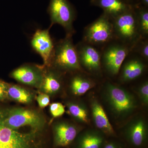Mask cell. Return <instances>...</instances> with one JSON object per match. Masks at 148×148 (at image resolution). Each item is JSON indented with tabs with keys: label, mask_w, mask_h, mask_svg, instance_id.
Returning <instances> with one entry per match:
<instances>
[{
	"label": "cell",
	"mask_w": 148,
	"mask_h": 148,
	"mask_svg": "<svg viewBox=\"0 0 148 148\" xmlns=\"http://www.w3.org/2000/svg\"><path fill=\"white\" fill-rule=\"evenodd\" d=\"M8 95V98L24 104L30 103L32 101V95L29 91L15 85L9 84Z\"/></svg>",
	"instance_id": "cell-17"
},
{
	"label": "cell",
	"mask_w": 148,
	"mask_h": 148,
	"mask_svg": "<svg viewBox=\"0 0 148 148\" xmlns=\"http://www.w3.org/2000/svg\"><path fill=\"white\" fill-rule=\"evenodd\" d=\"M139 30L143 38H148V8L140 5L134 6Z\"/></svg>",
	"instance_id": "cell-19"
},
{
	"label": "cell",
	"mask_w": 148,
	"mask_h": 148,
	"mask_svg": "<svg viewBox=\"0 0 148 148\" xmlns=\"http://www.w3.org/2000/svg\"><path fill=\"white\" fill-rule=\"evenodd\" d=\"M145 61H146L137 53L131 51L121 65L122 80L127 82L140 77L146 69Z\"/></svg>",
	"instance_id": "cell-10"
},
{
	"label": "cell",
	"mask_w": 148,
	"mask_h": 148,
	"mask_svg": "<svg viewBox=\"0 0 148 148\" xmlns=\"http://www.w3.org/2000/svg\"><path fill=\"white\" fill-rule=\"evenodd\" d=\"M92 0H90V1H92Z\"/></svg>",
	"instance_id": "cell-31"
},
{
	"label": "cell",
	"mask_w": 148,
	"mask_h": 148,
	"mask_svg": "<svg viewBox=\"0 0 148 148\" xmlns=\"http://www.w3.org/2000/svg\"><path fill=\"white\" fill-rule=\"evenodd\" d=\"M145 132V124L143 121L138 122L134 125L131 130V138L134 145H141L144 140Z\"/></svg>",
	"instance_id": "cell-20"
},
{
	"label": "cell",
	"mask_w": 148,
	"mask_h": 148,
	"mask_svg": "<svg viewBox=\"0 0 148 148\" xmlns=\"http://www.w3.org/2000/svg\"><path fill=\"white\" fill-rule=\"evenodd\" d=\"M47 11L51 22L50 28L53 24H59L65 29L66 36H73L75 33L73 23L76 13L69 0H50Z\"/></svg>",
	"instance_id": "cell-6"
},
{
	"label": "cell",
	"mask_w": 148,
	"mask_h": 148,
	"mask_svg": "<svg viewBox=\"0 0 148 148\" xmlns=\"http://www.w3.org/2000/svg\"><path fill=\"white\" fill-rule=\"evenodd\" d=\"M9 84L0 79V101H4L8 98V90Z\"/></svg>",
	"instance_id": "cell-26"
},
{
	"label": "cell",
	"mask_w": 148,
	"mask_h": 148,
	"mask_svg": "<svg viewBox=\"0 0 148 148\" xmlns=\"http://www.w3.org/2000/svg\"><path fill=\"white\" fill-rule=\"evenodd\" d=\"M54 43L49 33V29L37 30L33 35L31 45L32 47L40 55L44 66L49 67L54 49Z\"/></svg>",
	"instance_id": "cell-9"
},
{
	"label": "cell",
	"mask_w": 148,
	"mask_h": 148,
	"mask_svg": "<svg viewBox=\"0 0 148 148\" xmlns=\"http://www.w3.org/2000/svg\"><path fill=\"white\" fill-rule=\"evenodd\" d=\"M6 124L13 129L29 127L41 130L44 126V119L40 114L32 110L21 108L4 109Z\"/></svg>",
	"instance_id": "cell-7"
},
{
	"label": "cell",
	"mask_w": 148,
	"mask_h": 148,
	"mask_svg": "<svg viewBox=\"0 0 148 148\" xmlns=\"http://www.w3.org/2000/svg\"><path fill=\"white\" fill-rule=\"evenodd\" d=\"M92 112L94 122L98 128L108 133H113V128L108 119L105 111L99 103L97 102L93 103Z\"/></svg>",
	"instance_id": "cell-15"
},
{
	"label": "cell",
	"mask_w": 148,
	"mask_h": 148,
	"mask_svg": "<svg viewBox=\"0 0 148 148\" xmlns=\"http://www.w3.org/2000/svg\"><path fill=\"white\" fill-rule=\"evenodd\" d=\"M141 95L143 96L144 101L146 103L148 102V83L147 81L143 83L140 88Z\"/></svg>",
	"instance_id": "cell-27"
},
{
	"label": "cell",
	"mask_w": 148,
	"mask_h": 148,
	"mask_svg": "<svg viewBox=\"0 0 148 148\" xmlns=\"http://www.w3.org/2000/svg\"><path fill=\"white\" fill-rule=\"evenodd\" d=\"M94 83L88 78L76 75L72 79L71 85L72 90L75 95H82L92 87Z\"/></svg>",
	"instance_id": "cell-18"
},
{
	"label": "cell",
	"mask_w": 148,
	"mask_h": 148,
	"mask_svg": "<svg viewBox=\"0 0 148 148\" xmlns=\"http://www.w3.org/2000/svg\"><path fill=\"white\" fill-rule=\"evenodd\" d=\"M122 1L133 6L138 5L139 3V0H122Z\"/></svg>",
	"instance_id": "cell-28"
},
{
	"label": "cell",
	"mask_w": 148,
	"mask_h": 148,
	"mask_svg": "<svg viewBox=\"0 0 148 148\" xmlns=\"http://www.w3.org/2000/svg\"><path fill=\"white\" fill-rule=\"evenodd\" d=\"M114 38L133 48L141 38L135 7L110 19Z\"/></svg>",
	"instance_id": "cell-2"
},
{
	"label": "cell",
	"mask_w": 148,
	"mask_h": 148,
	"mask_svg": "<svg viewBox=\"0 0 148 148\" xmlns=\"http://www.w3.org/2000/svg\"><path fill=\"white\" fill-rule=\"evenodd\" d=\"M132 51L137 53L146 61L148 60V38H142L134 46Z\"/></svg>",
	"instance_id": "cell-21"
},
{
	"label": "cell",
	"mask_w": 148,
	"mask_h": 148,
	"mask_svg": "<svg viewBox=\"0 0 148 148\" xmlns=\"http://www.w3.org/2000/svg\"><path fill=\"white\" fill-rule=\"evenodd\" d=\"M50 66L65 71L82 70L72 36H66L64 39L55 43Z\"/></svg>",
	"instance_id": "cell-3"
},
{
	"label": "cell",
	"mask_w": 148,
	"mask_h": 148,
	"mask_svg": "<svg viewBox=\"0 0 148 148\" xmlns=\"http://www.w3.org/2000/svg\"><path fill=\"white\" fill-rule=\"evenodd\" d=\"M107 87L111 104L115 111L123 113L133 108V100L125 90L111 84H108Z\"/></svg>",
	"instance_id": "cell-12"
},
{
	"label": "cell",
	"mask_w": 148,
	"mask_h": 148,
	"mask_svg": "<svg viewBox=\"0 0 148 148\" xmlns=\"http://www.w3.org/2000/svg\"><path fill=\"white\" fill-rule=\"evenodd\" d=\"M114 39L112 21L108 16L103 13L84 28L82 40L101 49Z\"/></svg>",
	"instance_id": "cell-5"
},
{
	"label": "cell",
	"mask_w": 148,
	"mask_h": 148,
	"mask_svg": "<svg viewBox=\"0 0 148 148\" xmlns=\"http://www.w3.org/2000/svg\"><path fill=\"white\" fill-rule=\"evenodd\" d=\"M4 109L0 107V148H40L38 130L27 132L13 129L6 124Z\"/></svg>",
	"instance_id": "cell-1"
},
{
	"label": "cell",
	"mask_w": 148,
	"mask_h": 148,
	"mask_svg": "<svg viewBox=\"0 0 148 148\" xmlns=\"http://www.w3.org/2000/svg\"><path fill=\"white\" fill-rule=\"evenodd\" d=\"M43 70V66L35 67L24 65L14 70L11 73L10 76L24 84L40 86L42 80Z\"/></svg>",
	"instance_id": "cell-11"
},
{
	"label": "cell",
	"mask_w": 148,
	"mask_h": 148,
	"mask_svg": "<svg viewBox=\"0 0 148 148\" xmlns=\"http://www.w3.org/2000/svg\"><path fill=\"white\" fill-rule=\"evenodd\" d=\"M80 66L88 71L97 73L101 69V49L82 41L75 45Z\"/></svg>",
	"instance_id": "cell-8"
},
{
	"label": "cell",
	"mask_w": 148,
	"mask_h": 148,
	"mask_svg": "<svg viewBox=\"0 0 148 148\" xmlns=\"http://www.w3.org/2000/svg\"><path fill=\"white\" fill-rule=\"evenodd\" d=\"M102 140L100 137L94 135L85 136L82 142V148H99Z\"/></svg>",
	"instance_id": "cell-23"
},
{
	"label": "cell",
	"mask_w": 148,
	"mask_h": 148,
	"mask_svg": "<svg viewBox=\"0 0 148 148\" xmlns=\"http://www.w3.org/2000/svg\"><path fill=\"white\" fill-rule=\"evenodd\" d=\"M90 3L102 9L103 13L110 19L115 18L134 7L122 0H92Z\"/></svg>",
	"instance_id": "cell-13"
},
{
	"label": "cell",
	"mask_w": 148,
	"mask_h": 148,
	"mask_svg": "<svg viewBox=\"0 0 148 148\" xmlns=\"http://www.w3.org/2000/svg\"><path fill=\"white\" fill-rule=\"evenodd\" d=\"M58 75L51 71H44L42 82L40 86L46 93L51 94L57 92L61 87Z\"/></svg>",
	"instance_id": "cell-16"
},
{
	"label": "cell",
	"mask_w": 148,
	"mask_h": 148,
	"mask_svg": "<svg viewBox=\"0 0 148 148\" xmlns=\"http://www.w3.org/2000/svg\"><path fill=\"white\" fill-rule=\"evenodd\" d=\"M105 148H116L113 145L109 144V145H107L105 147Z\"/></svg>",
	"instance_id": "cell-30"
},
{
	"label": "cell",
	"mask_w": 148,
	"mask_h": 148,
	"mask_svg": "<svg viewBox=\"0 0 148 148\" xmlns=\"http://www.w3.org/2000/svg\"><path fill=\"white\" fill-rule=\"evenodd\" d=\"M50 112L53 118L61 116L65 112L64 106L61 103H53L50 105Z\"/></svg>",
	"instance_id": "cell-24"
},
{
	"label": "cell",
	"mask_w": 148,
	"mask_h": 148,
	"mask_svg": "<svg viewBox=\"0 0 148 148\" xmlns=\"http://www.w3.org/2000/svg\"><path fill=\"white\" fill-rule=\"evenodd\" d=\"M55 133L56 145L64 147L69 145L75 139L77 130L71 125L62 123L56 126Z\"/></svg>",
	"instance_id": "cell-14"
},
{
	"label": "cell",
	"mask_w": 148,
	"mask_h": 148,
	"mask_svg": "<svg viewBox=\"0 0 148 148\" xmlns=\"http://www.w3.org/2000/svg\"><path fill=\"white\" fill-rule=\"evenodd\" d=\"M138 5L148 8V0H139V3Z\"/></svg>",
	"instance_id": "cell-29"
},
{
	"label": "cell",
	"mask_w": 148,
	"mask_h": 148,
	"mask_svg": "<svg viewBox=\"0 0 148 148\" xmlns=\"http://www.w3.org/2000/svg\"><path fill=\"white\" fill-rule=\"evenodd\" d=\"M132 49L117 40H112L101 48V67L110 75H117L125 59Z\"/></svg>",
	"instance_id": "cell-4"
},
{
	"label": "cell",
	"mask_w": 148,
	"mask_h": 148,
	"mask_svg": "<svg viewBox=\"0 0 148 148\" xmlns=\"http://www.w3.org/2000/svg\"><path fill=\"white\" fill-rule=\"evenodd\" d=\"M69 113L74 117L85 122L88 121L86 111L78 105L70 104L69 106Z\"/></svg>",
	"instance_id": "cell-22"
},
{
	"label": "cell",
	"mask_w": 148,
	"mask_h": 148,
	"mask_svg": "<svg viewBox=\"0 0 148 148\" xmlns=\"http://www.w3.org/2000/svg\"><path fill=\"white\" fill-rule=\"evenodd\" d=\"M37 102L40 108H44L48 106L50 103V98L46 93H40L36 98Z\"/></svg>",
	"instance_id": "cell-25"
}]
</instances>
